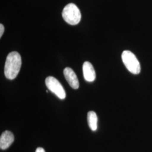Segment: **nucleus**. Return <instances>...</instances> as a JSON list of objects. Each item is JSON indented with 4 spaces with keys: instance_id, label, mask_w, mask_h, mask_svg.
<instances>
[{
    "instance_id": "6e6552de",
    "label": "nucleus",
    "mask_w": 152,
    "mask_h": 152,
    "mask_svg": "<svg viewBox=\"0 0 152 152\" xmlns=\"http://www.w3.org/2000/svg\"><path fill=\"white\" fill-rule=\"evenodd\" d=\"M87 121L89 127L92 131L96 130L98 129V117L94 111H90L87 113Z\"/></svg>"
},
{
    "instance_id": "20e7f679",
    "label": "nucleus",
    "mask_w": 152,
    "mask_h": 152,
    "mask_svg": "<svg viewBox=\"0 0 152 152\" xmlns=\"http://www.w3.org/2000/svg\"><path fill=\"white\" fill-rule=\"evenodd\" d=\"M45 83L49 90L53 92L60 99L63 100L66 98L65 90L56 78L52 76H49L46 78Z\"/></svg>"
},
{
    "instance_id": "39448f33",
    "label": "nucleus",
    "mask_w": 152,
    "mask_h": 152,
    "mask_svg": "<svg viewBox=\"0 0 152 152\" xmlns=\"http://www.w3.org/2000/svg\"><path fill=\"white\" fill-rule=\"evenodd\" d=\"M64 75L66 80L72 88L78 89L80 86V83L75 72L71 68L67 67L64 69Z\"/></svg>"
},
{
    "instance_id": "1a4fd4ad",
    "label": "nucleus",
    "mask_w": 152,
    "mask_h": 152,
    "mask_svg": "<svg viewBox=\"0 0 152 152\" xmlns=\"http://www.w3.org/2000/svg\"><path fill=\"white\" fill-rule=\"evenodd\" d=\"M4 31H5L4 26L2 24H0V37H1L3 35L4 32Z\"/></svg>"
},
{
    "instance_id": "f03ea898",
    "label": "nucleus",
    "mask_w": 152,
    "mask_h": 152,
    "mask_svg": "<svg viewBox=\"0 0 152 152\" xmlns=\"http://www.w3.org/2000/svg\"><path fill=\"white\" fill-rule=\"evenodd\" d=\"M62 16L65 22L72 26L78 24L81 19V14L78 7L74 4H69L64 8Z\"/></svg>"
},
{
    "instance_id": "9d476101",
    "label": "nucleus",
    "mask_w": 152,
    "mask_h": 152,
    "mask_svg": "<svg viewBox=\"0 0 152 152\" xmlns=\"http://www.w3.org/2000/svg\"><path fill=\"white\" fill-rule=\"evenodd\" d=\"M36 152H45V151L44 148L39 147L36 150Z\"/></svg>"
},
{
    "instance_id": "0eeeda50",
    "label": "nucleus",
    "mask_w": 152,
    "mask_h": 152,
    "mask_svg": "<svg viewBox=\"0 0 152 152\" xmlns=\"http://www.w3.org/2000/svg\"><path fill=\"white\" fill-rule=\"evenodd\" d=\"M14 140L13 134L9 131H4L0 137V148L2 150L7 149Z\"/></svg>"
},
{
    "instance_id": "f257e3e1",
    "label": "nucleus",
    "mask_w": 152,
    "mask_h": 152,
    "mask_svg": "<svg viewBox=\"0 0 152 152\" xmlns=\"http://www.w3.org/2000/svg\"><path fill=\"white\" fill-rule=\"evenodd\" d=\"M22 66V58L18 52L12 51L7 55L4 68L5 77L9 80L16 78Z\"/></svg>"
},
{
    "instance_id": "423d86ee",
    "label": "nucleus",
    "mask_w": 152,
    "mask_h": 152,
    "mask_svg": "<svg viewBox=\"0 0 152 152\" xmlns=\"http://www.w3.org/2000/svg\"><path fill=\"white\" fill-rule=\"evenodd\" d=\"M83 74L85 80L87 82H93L96 78V73L93 65L88 61H85L83 64Z\"/></svg>"
},
{
    "instance_id": "7ed1b4c3",
    "label": "nucleus",
    "mask_w": 152,
    "mask_h": 152,
    "mask_svg": "<svg viewBox=\"0 0 152 152\" xmlns=\"http://www.w3.org/2000/svg\"><path fill=\"white\" fill-rule=\"evenodd\" d=\"M122 60L128 69L131 73L138 75L140 73L141 67L136 56L129 50H125L122 54Z\"/></svg>"
}]
</instances>
